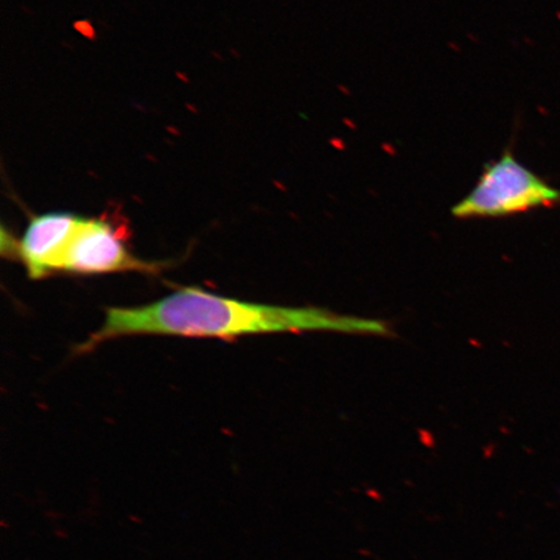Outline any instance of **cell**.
<instances>
[{
  "label": "cell",
  "instance_id": "cell-1",
  "mask_svg": "<svg viewBox=\"0 0 560 560\" xmlns=\"http://www.w3.org/2000/svg\"><path fill=\"white\" fill-rule=\"evenodd\" d=\"M306 331L374 336L390 332L382 320L341 315L320 307L248 303L188 287L149 305L108 307L102 328L82 342L79 353L131 335L231 340L247 335Z\"/></svg>",
  "mask_w": 560,
  "mask_h": 560
},
{
  "label": "cell",
  "instance_id": "cell-4",
  "mask_svg": "<svg viewBox=\"0 0 560 560\" xmlns=\"http://www.w3.org/2000/svg\"><path fill=\"white\" fill-rule=\"evenodd\" d=\"M81 220V217L70 213L34 217L21 241L13 247L32 279L46 278L60 271L62 256Z\"/></svg>",
  "mask_w": 560,
  "mask_h": 560
},
{
  "label": "cell",
  "instance_id": "cell-2",
  "mask_svg": "<svg viewBox=\"0 0 560 560\" xmlns=\"http://www.w3.org/2000/svg\"><path fill=\"white\" fill-rule=\"evenodd\" d=\"M560 206V190L517 161L506 149L482 170L478 184L452 208L457 220L503 219Z\"/></svg>",
  "mask_w": 560,
  "mask_h": 560
},
{
  "label": "cell",
  "instance_id": "cell-3",
  "mask_svg": "<svg viewBox=\"0 0 560 560\" xmlns=\"http://www.w3.org/2000/svg\"><path fill=\"white\" fill-rule=\"evenodd\" d=\"M165 264L149 262L132 256L124 237L103 219H82L62 256L60 272L107 275L142 271L156 275Z\"/></svg>",
  "mask_w": 560,
  "mask_h": 560
}]
</instances>
